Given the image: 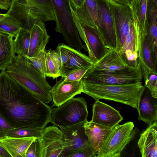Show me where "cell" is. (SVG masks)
<instances>
[{"label": "cell", "mask_w": 157, "mask_h": 157, "mask_svg": "<svg viewBox=\"0 0 157 157\" xmlns=\"http://www.w3.org/2000/svg\"><path fill=\"white\" fill-rule=\"evenodd\" d=\"M13 37L0 33V70L5 71L15 55Z\"/></svg>", "instance_id": "cb8c5ba5"}, {"label": "cell", "mask_w": 157, "mask_h": 157, "mask_svg": "<svg viewBox=\"0 0 157 157\" xmlns=\"http://www.w3.org/2000/svg\"><path fill=\"white\" fill-rule=\"evenodd\" d=\"M51 108L8 75L0 73V115L13 127L41 130Z\"/></svg>", "instance_id": "6da1fadb"}, {"label": "cell", "mask_w": 157, "mask_h": 157, "mask_svg": "<svg viewBox=\"0 0 157 157\" xmlns=\"http://www.w3.org/2000/svg\"><path fill=\"white\" fill-rule=\"evenodd\" d=\"M14 128L0 115V137L6 136L7 132Z\"/></svg>", "instance_id": "d590c367"}, {"label": "cell", "mask_w": 157, "mask_h": 157, "mask_svg": "<svg viewBox=\"0 0 157 157\" xmlns=\"http://www.w3.org/2000/svg\"><path fill=\"white\" fill-rule=\"evenodd\" d=\"M143 76L139 63L136 67L121 71L107 73H98L88 70L82 78V82L95 84L122 85L140 82Z\"/></svg>", "instance_id": "8992f818"}, {"label": "cell", "mask_w": 157, "mask_h": 157, "mask_svg": "<svg viewBox=\"0 0 157 157\" xmlns=\"http://www.w3.org/2000/svg\"><path fill=\"white\" fill-rule=\"evenodd\" d=\"M84 127L85 133L97 155L113 128L88 121L87 120L84 122Z\"/></svg>", "instance_id": "d6986e66"}, {"label": "cell", "mask_w": 157, "mask_h": 157, "mask_svg": "<svg viewBox=\"0 0 157 157\" xmlns=\"http://www.w3.org/2000/svg\"><path fill=\"white\" fill-rule=\"evenodd\" d=\"M21 29L8 15L0 21V33L7 34L13 37H15Z\"/></svg>", "instance_id": "f546056e"}, {"label": "cell", "mask_w": 157, "mask_h": 157, "mask_svg": "<svg viewBox=\"0 0 157 157\" xmlns=\"http://www.w3.org/2000/svg\"><path fill=\"white\" fill-rule=\"evenodd\" d=\"M99 18L98 34L109 49H116L117 42L113 21L106 0H96Z\"/></svg>", "instance_id": "8fae6325"}, {"label": "cell", "mask_w": 157, "mask_h": 157, "mask_svg": "<svg viewBox=\"0 0 157 157\" xmlns=\"http://www.w3.org/2000/svg\"><path fill=\"white\" fill-rule=\"evenodd\" d=\"M48 50L50 56L54 64L56 72L60 76L62 66L61 58L56 50L51 49Z\"/></svg>", "instance_id": "e575fe53"}, {"label": "cell", "mask_w": 157, "mask_h": 157, "mask_svg": "<svg viewBox=\"0 0 157 157\" xmlns=\"http://www.w3.org/2000/svg\"><path fill=\"white\" fill-rule=\"evenodd\" d=\"M93 64L89 57L71 47L69 59L62 65L60 75L64 77L77 69H89Z\"/></svg>", "instance_id": "603a6c76"}, {"label": "cell", "mask_w": 157, "mask_h": 157, "mask_svg": "<svg viewBox=\"0 0 157 157\" xmlns=\"http://www.w3.org/2000/svg\"><path fill=\"white\" fill-rule=\"evenodd\" d=\"M72 8L81 24L98 30L99 22L96 0H85L80 8Z\"/></svg>", "instance_id": "ffe728a7"}, {"label": "cell", "mask_w": 157, "mask_h": 157, "mask_svg": "<svg viewBox=\"0 0 157 157\" xmlns=\"http://www.w3.org/2000/svg\"><path fill=\"white\" fill-rule=\"evenodd\" d=\"M132 67L126 63L116 49H111L88 70L96 73H107L121 71Z\"/></svg>", "instance_id": "5bb4252c"}, {"label": "cell", "mask_w": 157, "mask_h": 157, "mask_svg": "<svg viewBox=\"0 0 157 157\" xmlns=\"http://www.w3.org/2000/svg\"><path fill=\"white\" fill-rule=\"evenodd\" d=\"M157 121L140 134L137 144L142 157H157Z\"/></svg>", "instance_id": "ac0fdd59"}, {"label": "cell", "mask_w": 157, "mask_h": 157, "mask_svg": "<svg viewBox=\"0 0 157 157\" xmlns=\"http://www.w3.org/2000/svg\"><path fill=\"white\" fill-rule=\"evenodd\" d=\"M157 74L150 75L145 80V85L149 90L152 96L157 98Z\"/></svg>", "instance_id": "4dcf8cb0"}, {"label": "cell", "mask_w": 157, "mask_h": 157, "mask_svg": "<svg viewBox=\"0 0 157 157\" xmlns=\"http://www.w3.org/2000/svg\"><path fill=\"white\" fill-rule=\"evenodd\" d=\"M123 120L119 111L99 101H95L93 106L91 121L107 127L113 128Z\"/></svg>", "instance_id": "9a60e30c"}, {"label": "cell", "mask_w": 157, "mask_h": 157, "mask_svg": "<svg viewBox=\"0 0 157 157\" xmlns=\"http://www.w3.org/2000/svg\"><path fill=\"white\" fill-rule=\"evenodd\" d=\"M148 0H132L128 6L131 10L134 25L140 29L142 33L149 32L146 19Z\"/></svg>", "instance_id": "484cf974"}, {"label": "cell", "mask_w": 157, "mask_h": 157, "mask_svg": "<svg viewBox=\"0 0 157 157\" xmlns=\"http://www.w3.org/2000/svg\"><path fill=\"white\" fill-rule=\"evenodd\" d=\"M118 3L129 6L132 0H112Z\"/></svg>", "instance_id": "60d3db41"}, {"label": "cell", "mask_w": 157, "mask_h": 157, "mask_svg": "<svg viewBox=\"0 0 157 157\" xmlns=\"http://www.w3.org/2000/svg\"><path fill=\"white\" fill-rule=\"evenodd\" d=\"M56 18L55 30L62 33L69 46L79 51L86 46L82 43L73 20L68 0H50Z\"/></svg>", "instance_id": "277c9868"}, {"label": "cell", "mask_w": 157, "mask_h": 157, "mask_svg": "<svg viewBox=\"0 0 157 157\" xmlns=\"http://www.w3.org/2000/svg\"><path fill=\"white\" fill-rule=\"evenodd\" d=\"M113 21L116 36V50L119 52L126 41L133 19L129 7L106 0Z\"/></svg>", "instance_id": "9c48e42d"}, {"label": "cell", "mask_w": 157, "mask_h": 157, "mask_svg": "<svg viewBox=\"0 0 157 157\" xmlns=\"http://www.w3.org/2000/svg\"><path fill=\"white\" fill-rule=\"evenodd\" d=\"M97 157L95 152L91 145L83 148L70 155L69 157Z\"/></svg>", "instance_id": "1f68e13d"}, {"label": "cell", "mask_w": 157, "mask_h": 157, "mask_svg": "<svg viewBox=\"0 0 157 157\" xmlns=\"http://www.w3.org/2000/svg\"><path fill=\"white\" fill-rule=\"evenodd\" d=\"M13 40L15 54L24 57L28 55L30 40V31L21 29Z\"/></svg>", "instance_id": "4316f807"}, {"label": "cell", "mask_w": 157, "mask_h": 157, "mask_svg": "<svg viewBox=\"0 0 157 157\" xmlns=\"http://www.w3.org/2000/svg\"><path fill=\"white\" fill-rule=\"evenodd\" d=\"M7 15V14H2L0 13V21L3 20Z\"/></svg>", "instance_id": "b9f144b4"}, {"label": "cell", "mask_w": 157, "mask_h": 157, "mask_svg": "<svg viewBox=\"0 0 157 157\" xmlns=\"http://www.w3.org/2000/svg\"><path fill=\"white\" fill-rule=\"evenodd\" d=\"M5 71L44 103L52 101V86L41 74L23 56L15 55Z\"/></svg>", "instance_id": "7a4b0ae2"}, {"label": "cell", "mask_w": 157, "mask_h": 157, "mask_svg": "<svg viewBox=\"0 0 157 157\" xmlns=\"http://www.w3.org/2000/svg\"><path fill=\"white\" fill-rule=\"evenodd\" d=\"M6 2H9V3H11V1L10 0H5Z\"/></svg>", "instance_id": "7bdbcfd3"}, {"label": "cell", "mask_w": 157, "mask_h": 157, "mask_svg": "<svg viewBox=\"0 0 157 157\" xmlns=\"http://www.w3.org/2000/svg\"><path fill=\"white\" fill-rule=\"evenodd\" d=\"M73 20L80 37L86 44L89 57L94 63L102 58L109 49L105 46L97 30L81 24L70 4Z\"/></svg>", "instance_id": "30bf717a"}, {"label": "cell", "mask_w": 157, "mask_h": 157, "mask_svg": "<svg viewBox=\"0 0 157 157\" xmlns=\"http://www.w3.org/2000/svg\"><path fill=\"white\" fill-rule=\"evenodd\" d=\"M37 20L44 23L56 21V18L50 0H26Z\"/></svg>", "instance_id": "d4e9b609"}, {"label": "cell", "mask_w": 157, "mask_h": 157, "mask_svg": "<svg viewBox=\"0 0 157 157\" xmlns=\"http://www.w3.org/2000/svg\"><path fill=\"white\" fill-rule=\"evenodd\" d=\"M42 130L14 128L8 130L6 133V136L19 138L34 137L37 138L40 136Z\"/></svg>", "instance_id": "f1b7e54d"}, {"label": "cell", "mask_w": 157, "mask_h": 157, "mask_svg": "<svg viewBox=\"0 0 157 157\" xmlns=\"http://www.w3.org/2000/svg\"><path fill=\"white\" fill-rule=\"evenodd\" d=\"M138 58L144 81L148 78L150 75L157 74L154 64L149 32L142 34L139 47Z\"/></svg>", "instance_id": "e0dca14e"}, {"label": "cell", "mask_w": 157, "mask_h": 157, "mask_svg": "<svg viewBox=\"0 0 157 157\" xmlns=\"http://www.w3.org/2000/svg\"><path fill=\"white\" fill-rule=\"evenodd\" d=\"M11 3H9L5 0H0V9L6 10H8L10 7Z\"/></svg>", "instance_id": "f35d334b"}, {"label": "cell", "mask_w": 157, "mask_h": 157, "mask_svg": "<svg viewBox=\"0 0 157 157\" xmlns=\"http://www.w3.org/2000/svg\"><path fill=\"white\" fill-rule=\"evenodd\" d=\"M72 7L74 9L80 8L85 0H68Z\"/></svg>", "instance_id": "74e56055"}, {"label": "cell", "mask_w": 157, "mask_h": 157, "mask_svg": "<svg viewBox=\"0 0 157 157\" xmlns=\"http://www.w3.org/2000/svg\"><path fill=\"white\" fill-rule=\"evenodd\" d=\"M83 92L82 79L78 81H67L63 77L56 80L55 85L50 91L53 106L58 107L74 98L75 95Z\"/></svg>", "instance_id": "4fadbf2b"}, {"label": "cell", "mask_w": 157, "mask_h": 157, "mask_svg": "<svg viewBox=\"0 0 157 157\" xmlns=\"http://www.w3.org/2000/svg\"><path fill=\"white\" fill-rule=\"evenodd\" d=\"M46 56V51L45 49H43L35 57H30L28 56L23 57L33 66L44 78H46V75L47 73Z\"/></svg>", "instance_id": "83f0119b"}, {"label": "cell", "mask_w": 157, "mask_h": 157, "mask_svg": "<svg viewBox=\"0 0 157 157\" xmlns=\"http://www.w3.org/2000/svg\"><path fill=\"white\" fill-rule=\"evenodd\" d=\"M30 40L28 56H37L42 50L45 49L50 36L47 33L44 23L36 21L30 30Z\"/></svg>", "instance_id": "44dd1931"}, {"label": "cell", "mask_w": 157, "mask_h": 157, "mask_svg": "<svg viewBox=\"0 0 157 157\" xmlns=\"http://www.w3.org/2000/svg\"><path fill=\"white\" fill-rule=\"evenodd\" d=\"M0 156L11 157L8 152L2 147L0 145Z\"/></svg>", "instance_id": "ab89813d"}, {"label": "cell", "mask_w": 157, "mask_h": 157, "mask_svg": "<svg viewBox=\"0 0 157 157\" xmlns=\"http://www.w3.org/2000/svg\"><path fill=\"white\" fill-rule=\"evenodd\" d=\"M35 140L27 149L25 154V157H37Z\"/></svg>", "instance_id": "8d00e7d4"}, {"label": "cell", "mask_w": 157, "mask_h": 157, "mask_svg": "<svg viewBox=\"0 0 157 157\" xmlns=\"http://www.w3.org/2000/svg\"><path fill=\"white\" fill-rule=\"evenodd\" d=\"M35 141L37 157H62L64 138L62 131L57 127L46 126Z\"/></svg>", "instance_id": "52a82bcc"}, {"label": "cell", "mask_w": 157, "mask_h": 157, "mask_svg": "<svg viewBox=\"0 0 157 157\" xmlns=\"http://www.w3.org/2000/svg\"><path fill=\"white\" fill-rule=\"evenodd\" d=\"M134 127L132 122L117 124L112 130L97 155L99 157H120Z\"/></svg>", "instance_id": "ba28073f"}, {"label": "cell", "mask_w": 157, "mask_h": 157, "mask_svg": "<svg viewBox=\"0 0 157 157\" xmlns=\"http://www.w3.org/2000/svg\"><path fill=\"white\" fill-rule=\"evenodd\" d=\"M46 66L47 73L46 76L55 78L59 75L57 73L54 64L50 56L48 50L46 51Z\"/></svg>", "instance_id": "d6a6232c"}, {"label": "cell", "mask_w": 157, "mask_h": 157, "mask_svg": "<svg viewBox=\"0 0 157 157\" xmlns=\"http://www.w3.org/2000/svg\"><path fill=\"white\" fill-rule=\"evenodd\" d=\"M138 119L149 125L157 121V98L153 97L145 85L138 101Z\"/></svg>", "instance_id": "2e32d148"}, {"label": "cell", "mask_w": 157, "mask_h": 157, "mask_svg": "<svg viewBox=\"0 0 157 157\" xmlns=\"http://www.w3.org/2000/svg\"><path fill=\"white\" fill-rule=\"evenodd\" d=\"M83 92L95 101H114L137 109L140 95L144 86L140 82L129 84L107 85L82 82Z\"/></svg>", "instance_id": "3957f363"}, {"label": "cell", "mask_w": 157, "mask_h": 157, "mask_svg": "<svg viewBox=\"0 0 157 157\" xmlns=\"http://www.w3.org/2000/svg\"><path fill=\"white\" fill-rule=\"evenodd\" d=\"M36 138L0 137V145L8 152L11 157H25L27 149Z\"/></svg>", "instance_id": "7402d4cb"}, {"label": "cell", "mask_w": 157, "mask_h": 157, "mask_svg": "<svg viewBox=\"0 0 157 157\" xmlns=\"http://www.w3.org/2000/svg\"><path fill=\"white\" fill-rule=\"evenodd\" d=\"M84 123L60 128L65 141L62 157H69L72 153L91 145L85 132Z\"/></svg>", "instance_id": "7c38bea8"}, {"label": "cell", "mask_w": 157, "mask_h": 157, "mask_svg": "<svg viewBox=\"0 0 157 157\" xmlns=\"http://www.w3.org/2000/svg\"><path fill=\"white\" fill-rule=\"evenodd\" d=\"M88 112L87 102L83 97L73 98L51 109L49 122L60 128L84 122Z\"/></svg>", "instance_id": "5b68a950"}, {"label": "cell", "mask_w": 157, "mask_h": 157, "mask_svg": "<svg viewBox=\"0 0 157 157\" xmlns=\"http://www.w3.org/2000/svg\"><path fill=\"white\" fill-rule=\"evenodd\" d=\"M0 157H1L0 156Z\"/></svg>", "instance_id": "ee69618b"}, {"label": "cell", "mask_w": 157, "mask_h": 157, "mask_svg": "<svg viewBox=\"0 0 157 157\" xmlns=\"http://www.w3.org/2000/svg\"><path fill=\"white\" fill-rule=\"evenodd\" d=\"M89 69H80L75 70L64 77V80L67 81H78L82 77Z\"/></svg>", "instance_id": "836d02e7"}]
</instances>
